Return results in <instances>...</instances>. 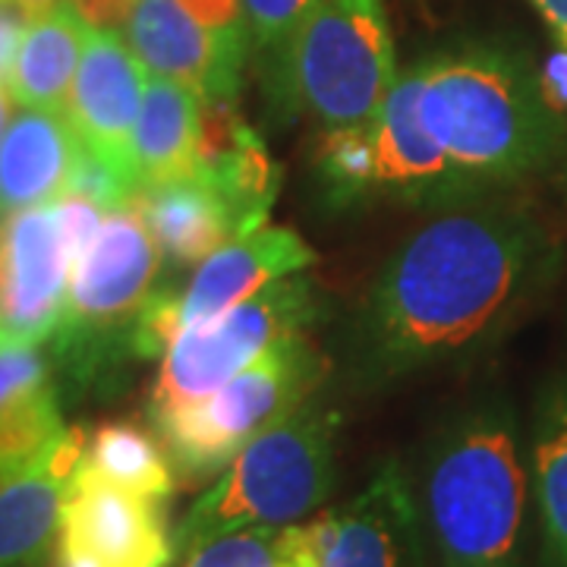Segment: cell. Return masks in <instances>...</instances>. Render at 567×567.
I'll use <instances>...</instances> for the list:
<instances>
[{
    "label": "cell",
    "mask_w": 567,
    "mask_h": 567,
    "mask_svg": "<svg viewBox=\"0 0 567 567\" xmlns=\"http://www.w3.org/2000/svg\"><path fill=\"white\" fill-rule=\"evenodd\" d=\"M551 265L555 240L527 208H445L382 265L347 338L350 365L375 385L473 353L505 331Z\"/></svg>",
    "instance_id": "obj_1"
},
{
    "label": "cell",
    "mask_w": 567,
    "mask_h": 567,
    "mask_svg": "<svg viewBox=\"0 0 567 567\" xmlns=\"http://www.w3.org/2000/svg\"><path fill=\"white\" fill-rule=\"evenodd\" d=\"M423 130L464 181L486 196L546 167L561 142V114L536 70L498 44H461L410 66Z\"/></svg>",
    "instance_id": "obj_2"
},
{
    "label": "cell",
    "mask_w": 567,
    "mask_h": 567,
    "mask_svg": "<svg viewBox=\"0 0 567 567\" xmlns=\"http://www.w3.org/2000/svg\"><path fill=\"white\" fill-rule=\"evenodd\" d=\"M527 470L514 416L480 406L447 425L429 451L425 529L445 567H520Z\"/></svg>",
    "instance_id": "obj_3"
},
{
    "label": "cell",
    "mask_w": 567,
    "mask_h": 567,
    "mask_svg": "<svg viewBox=\"0 0 567 567\" xmlns=\"http://www.w3.org/2000/svg\"><path fill=\"white\" fill-rule=\"evenodd\" d=\"M385 0H322L265 51V89L281 117L324 130L369 121L398 82Z\"/></svg>",
    "instance_id": "obj_4"
},
{
    "label": "cell",
    "mask_w": 567,
    "mask_h": 567,
    "mask_svg": "<svg viewBox=\"0 0 567 567\" xmlns=\"http://www.w3.org/2000/svg\"><path fill=\"white\" fill-rule=\"evenodd\" d=\"M338 483V416L306 401L224 466L171 533L174 558L249 527H287L309 517Z\"/></svg>",
    "instance_id": "obj_5"
},
{
    "label": "cell",
    "mask_w": 567,
    "mask_h": 567,
    "mask_svg": "<svg viewBox=\"0 0 567 567\" xmlns=\"http://www.w3.org/2000/svg\"><path fill=\"white\" fill-rule=\"evenodd\" d=\"M162 268V252L136 203L104 215L95 244L70 275L51 338L54 363L73 385H102L136 360V328Z\"/></svg>",
    "instance_id": "obj_6"
},
{
    "label": "cell",
    "mask_w": 567,
    "mask_h": 567,
    "mask_svg": "<svg viewBox=\"0 0 567 567\" xmlns=\"http://www.w3.org/2000/svg\"><path fill=\"white\" fill-rule=\"evenodd\" d=\"M328 360L309 334L265 350L237 379L196 404L148 416L183 486L218 480L252 439L312 401Z\"/></svg>",
    "instance_id": "obj_7"
},
{
    "label": "cell",
    "mask_w": 567,
    "mask_h": 567,
    "mask_svg": "<svg viewBox=\"0 0 567 567\" xmlns=\"http://www.w3.org/2000/svg\"><path fill=\"white\" fill-rule=\"evenodd\" d=\"M316 171L338 205L406 203L454 205L483 199L447 162L416 114V80L404 70L382 107L363 123L324 130Z\"/></svg>",
    "instance_id": "obj_8"
},
{
    "label": "cell",
    "mask_w": 567,
    "mask_h": 567,
    "mask_svg": "<svg viewBox=\"0 0 567 567\" xmlns=\"http://www.w3.org/2000/svg\"><path fill=\"white\" fill-rule=\"evenodd\" d=\"M324 316L322 287L290 275L208 322L189 324L162 357L148 416L181 410L215 394L287 338L309 334Z\"/></svg>",
    "instance_id": "obj_9"
},
{
    "label": "cell",
    "mask_w": 567,
    "mask_h": 567,
    "mask_svg": "<svg viewBox=\"0 0 567 567\" xmlns=\"http://www.w3.org/2000/svg\"><path fill=\"white\" fill-rule=\"evenodd\" d=\"M121 35L148 76L203 104H237L252 48L244 0H136Z\"/></svg>",
    "instance_id": "obj_10"
},
{
    "label": "cell",
    "mask_w": 567,
    "mask_h": 567,
    "mask_svg": "<svg viewBox=\"0 0 567 567\" xmlns=\"http://www.w3.org/2000/svg\"><path fill=\"white\" fill-rule=\"evenodd\" d=\"M420 543V514L406 476L382 466L347 505L284 527L290 567H410Z\"/></svg>",
    "instance_id": "obj_11"
},
{
    "label": "cell",
    "mask_w": 567,
    "mask_h": 567,
    "mask_svg": "<svg viewBox=\"0 0 567 567\" xmlns=\"http://www.w3.org/2000/svg\"><path fill=\"white\" fill-rule=\"evenodd\" d=\"M70 275L54 203L0 215V341H51Z\"/></svg>",
    "instance_id": "obj_12"
},
{
    "label": "cell",
    "mask_w": 567,
    "mask_h": 567,
    "mask_svg": "<svg viewBox=\"0 0 567 567\" xmlns=\"http://www.w3.org/2000/svg\"><path fill=\"white\" fill-rule=\"evenodd\" d=\"M145 80V66L121 32L92 29L66 102V121L82 148L111 164L133 186V130L140 117Z\"/></svg>",
    "instance_id": "obj_13"
},
{
    "label": "cell",
    "mask_w": 567,
    "mask_h": 567,
    "mask_svg": "<svg viewBox=\"0 0 567 567\" xmlns=\"http://www.w3.org/2000/svg\"><path fill=\"white\" fill-rule=\"evenodd\" d=\"M61 539L92 551L104 567L174 565V543L162 505L111 486L85 464L76 466L63 495Z\"/></svg>",
    "instance_id": "obj_14"
},
{
    "label": "cell",
    "mask_w": 567,
    "mask_h": 567,
    "mask_svg": "<svg viewBox=\"0 0 567 567\" xmlns=\"http://www.w3.org/2000/svg\"><path fill=\"white\" fill-rule=\"evenodd\" d=\"M312 262H316V249L297 230L265 224L259 230L215 249L193 271L177 300V324L181 331H186L189 324L208 322L227 312L230 306L256 297L268 284L300 275Z\"/></svg>",
    "instance_id": "obj_15"
},
{
    "label": "cell",
    "mask_w": 567,
    "mask_h": 567,
    "mask_svg": "<svg viewBox=\"0 0 567 567\" xmlns=\"http://www.w3.org/2000/svg\"><path fill=\"white\" fill-rule=\"evenodd\" d=\"M196 171L218 189L237 237L268 224L281 171L268 155L262 136L237 114V104H203Z\"/></svg>",
    "instance_id": "obj_16"
},
{
    "label": "cell",
    "mask_w": 567,
    "mask_h": 567,
    "mask_svg": "<svg viewBox=\"0 0 567 567\" xmlns=\"http://www.w3.org/2000/svg\"><path fill=\"white\" fill-rule=\"evenodd\" d=\"M85 442L82 429H66L44 464L0 486V567H41L58 548L63 495L82 464Z\"/></svg>",
    "instance_id": "obj_17"
},
{
    "label": "cell",
    "mask_w": 567,
    "mask_h": 567,
    "mask_svg": "<svg viewBox=\"0 0 567 567\" xmlns=\"http://www.w3.org/2000/svg\"><path fill=\"white\" fill-rule=\"evenodd\" d=\"M80 140L66 114L22 107L0 140V215L51 205L66 193Z\"/></svg>",
    "instance_id": "obj_18"
},
{
    "label": "cell",
    "mask_w": 567,
    "mask_h": 567,
    "mask_svg": "<svg viewBox=\"0 0 567 567\" xmlns=\"http://www.w3.org/2000/svg\"><path fill=\"white\" fill-rule=\"evenodd\" d=\"M133 203L162 252L164 268L186 271L203 265L224 244L237 240L227 205L199 171L140 189Z\"/></svg>",
    "instance_id": "obj_19"
},
{
    "label": "cell",
    "mask_w": 567,
    "mask_h": 567,
    "mask_svg": "<svg viewBox=\"0 0 567 567\" xmlns=\"http://www.w3.org/2000/svg\"><path fill=\"white\" fill-rule=\"evenodd\" d=\"M203 102L181 82L148 76L142 92L140 117L133 130V171L136 186L189 177L199 164Z\"/></svg>",
    "instance_id": "obj_20"
},
{
    "label": "cell",
    "mask_w": 567,
    "mask_h": 567,
    "mask_svg": "<svg viewBox=\"0 0 567 567\" xmlns=\"http://www.w3.org/2000/svg\"><path fill=\"white\" fill-rule=\"evenodd\" d=\"M89 32L92 25L73 10L70 0L29 22L7 80L13 102L22 107L66 114L70 89L76 80Z\"/></svg>",
    "instance_id": "obj_21"
},
{
    "label": "cell",
    "mask_w": 567,
    "mask_h": 567,
    "mask_svg": "<svg viewBox=\"0 0 567 567\" xmlns=\"http://www.w3.org/2000/svg\"><path fill=\"white\" fill-rule=\"evenodd\" d=\"M82 464L111 486H121L158 505L177 492V476L162 439L136 423L99 425L85 442Z\"/></svg>",
    "instance_id": "obj_22"
},
{
    "label": "cell",
    "mask_w": 567,
    "mask_h": 567,
    "mask_svg": "<svg viewBox=\"0 0 567 567\" xmlns=\"http://www.w3.org/2000/svg\"><path fill=\"white\" fill-rule=\"evenodd\" d=\"M533 486L551 567H567V382L546 394L533 432Z\"/></svg>",
    "instance_id": "obj_23"
},
{
    "label": "cell",
    "mask_w": 567,
    "mask_h": 567,
    "mask_svg": "<svg viewBox=\"0 0 567 567\" xmlns=\"http://www.w3.org/2000/svg\"><path fill=\"white\" fill-rule=\"evenodd\" d=\"M70 425L63 423L61 391L44 388L32 398L0 410V486L41 466L61 445Z\"/></svg>",
    "instance_id": "obj_24"
},
{
    "label": "cell",
    "mask_w": 567,
    "mask_h": 567,
    "mask_svg": "<svg viewBox=\"0 0 567 567\" xmlns=\"http://www.w3.org/2000/svg\"><path fill=\"white\" fill-rule=\"evenodd\" d=\"M284 527H249L186 555V567H281Z\"/></svg>",
    "instance_id": "obj_25"
},
{
    "label": "cell",
    "mask_w": 567,
    "mask_h": 567,
    "mask_svg": "<svg viewBox=\"0 0 567 567\" xmlns=\"http://www.w3.org/2000/svg\"><path fill=\"white\" fill-rule=\"evenodd\" d=\"M54 385V365L39 344L0 341V410Z\"/></svg>",
    "instance_id": "obj_26"
},
{
    "label": "cell",
    "mask_w": 567,
    "mask_h": 567,
    "mask_svg": "<svg viewBox=\"0 0 567 567\" xmlns=\"http://www.w3.org/2000/svg\"><path fill=\"white\" fill-rule=\"evenodd\" d=\"M66 193L82 196V199L95 203L104 212H114V208L133 203L136 186L126 181L123 174H117L111 164L102 162L99 155H92L89 148L80 145L73 171H70V181H66Z\"/></svg>",
    "instance_id": "obj_27"
},
{
    "label": "cell",
    "mask_w": 567,
    "mask_h": 567,
    "mask_svg": "<svg viewBox=\"0 0 567 567\" xmlns=\"http://www.w3.org/2000/svg\"><path fill=\"white\" fill-rule=\"evenodd\" d=\"M322 0H244L252 51L278 48Z\"/></svg>",
    "instance_id": "obj_28"
},
{
    "label": "cell",
    "mask_w": 567,
    "mask_h": 567,
    "mask_svg": "<svg viewBox=\"0 0 567 567\" xmlns=\"http://www.w3.org/2000/svg\"><path fill=\"white\" fill-rule=\"evenodd\" d=\"M54 215H58V224H61L66 256H70V262L76 268L82 262V256L89 252V246L95 244L107 212L99 208L95 203H89V199H82V196L63 193L61 199L54 203Z\"/></svg>",
    "instance_id": "obj_29"
},
{
    "label": "cell",
    "mask_w": 567,
    "mask_h": 567,
    "mask_svg": "<svg viewBox=\"0 0 567 567\" xmlns=\"http://www.w3.org/2000/svg\"><path fill=\"white\" fill-rule=\"evenodd\" d=\"M29 17L22 13L17 3L10 0H0V82L7 85L10 80V70L17 61V51H20V41L29 29Z\"/></svg>",
    "instance_id": "obj_30"
},
{
    "label": "cell",
    "mask_w": 567,
    "mask_h": 567,
    "mask_svg": "<svg viewBox=\"0 0 567 567\" xmlns=\"http://www.w3.org/2000/svg\"><path fill=\"white\" fill-rule=\"evenodd\" d=\"M539 92L555 114H567V48H555L536 70Z\"/></svg>",
    "instance_id": "obj_31"
},
{
    "label": "cell",
    "mask_w": 567,
    "mask_h": 567,
    "mask_svg": "<svg viewBox=\"0 0 567 567\" xmlns=\"http://www.w3.org/2000/svg\"><path fill=\"white\" fill-rule=\"evenodd\" d=\"M70 3L92 29H111V32H123L136 7V0H70Z\"/></svg>",
    "instance_id": "obj_32"
},
{
    "label": "cell",
    "mask_w": 567,
    "mask_h": 567,
    "mask_svg": "<svg viewBox=\"0 0 567 567\" xmlns=\"http://www.w3.org/2000/svg\"><path fill=\"white\" fill-rule=\"evenodd\" d=\"M529 3L546 20L551 35L558 41V48H567V0H529Z\"/></svg>",
    "instance_id": "obj_33"
},
{
    "label": "cell",
    "mask_w": 567,
    "mask_h": 567,
    "mask_svg": "<svg viewBox=\"0 0 567 567\" xmlns=\"http://www.w3.org/2000/svg\"><path fill=\"white\" fill-rule=\"evenodd\" d=\"M54 567H104V561L76 543H66L58 536V565Z\"/></svg>",
    "instance_id": "obj_34"
},
{
    "label": "cell",
    "mask_w": 567,
    "mask_h": 567,
    "mask_svg": "<svg viewBox=\"0 0 567 567\" xmlns=\"http://www.w3.org/2000/svg\"><path fill=\"white\" fill-rule=\"evenodd\" d=\"M10 3H17L29 20H39L48 10H54L58 3H63V0H10Z\"/></svg>",
    "instance_id": "obj_35"
},
{
    "label": "cell",
    "mask_w": 567,
    "mask_h": 567,
    "mask_svg": "<svg viewBox=\"0 0 567 567\" xmlns=\"http://www.w3.org/2000/svg\"><path fill=\"white\" fill-rule=\"evenodd\" d=\"M13 111V95H10V89L0 82V140H3V133H7V123H10V114Z\"/></svg>",
    "instance_id": "obj_36"
},
{
    "label": "cell",
    "mask_w": 567,
    "mask_h": 567,
    "mask_svg": "<svg viewBox=\"0 0 567 567\" xmlns=\"http://www.w3.org/2000/svg\"><path fill=\"white\" fill-rule=\"evenodd\" d=\"M281 567H290V565H281Z\"/></svg>",
    "instance_id": "obj_37"
}]
</instances>
